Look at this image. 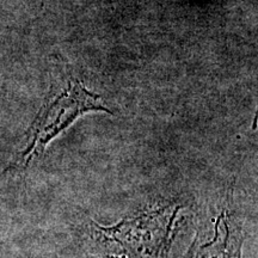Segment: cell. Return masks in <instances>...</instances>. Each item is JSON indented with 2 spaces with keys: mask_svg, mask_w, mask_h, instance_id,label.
Instances as JSON below:
<instances>
[{
  "mask_svg": "<svg viewBox=\"0 0 258 258\" xmlns=\"http://www.w3.org/2000/svg\"><path fill=\"white\" fill-rule=\"evenodd\" d=\"M183 206L170 202L125 217L115 225L91 220V249L102 258H170Z\"/></svg>",
  "mask_w": 258,
  "mask_h": 258,
  "instance_id": "6da1fadb",
  "label": "cell"
},
{
  "mask_svg": "<svg viewBox=\"0 0 258 258\" xmlns=\"http://www.w3.org/2000/svg\"><path fill=\"white\" fill-rule=\"evenodd\" d=\"M90 111L112 114L102 97L89 91L77 78H69L51 91L28 131L27 144L18 154L15 166L24 169L44 152L48 144Z\"/></svg>",
  "mask_w": 258,
  "mask_h": 258,
  "instance_id": "7a4b0ae2",
  "label": "cell"
},
{
  "mask_svg": "<svg viewBox=\"0 0 258 258\" xmlns=\"http://www.w3.org/2000/svg\"><path fill=\"white\" fill-rule=\"evenodd\" d=\"M211 239L198 234L183 258H241L244 232L241 222L228 209H222L214 220Z\"/></svg>",
  "mask_w": 258,
  "mask_h": 258,
  "instance_id": "3957f363",
  "label": "cell"
}]
</instances>
